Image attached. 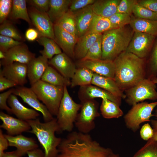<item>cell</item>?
<instances>
[{"label": "cell", "instance_id": "ba28073f", "mask_svg": "<svg viewBox=\"0 0 157 157\" xmlns=\"http://www.w3.org/2000/svg\"><path fill=\"white\" fill-rule=\"evenodd\" d=\"M81 104L80 111L74 124L78 131L89 133L95 128V119L100 116L98 110L99 103L92 99L81 101Z\"/></svg>", "mask_w": 157, "mask_h": 157}, {"label": "cell", "instance_id": "4dcf8cb0", "mask_svg": "<svg viewBox=\"0 0 157 157\" xmlns=\"http://www.w3.org/2000/svg\"><path fill=\"white\" fill-rule=\"evenodd\" d=\"M38 43L44 47V49L40 51L42 56L50 59L54 55L62 53L61 49L55 40L44 36H40L37 40Z\"/></svg>", "mask_w": 157, "mask_h": 157}, {"label": "cell", "instance_id": "7a4b0ae2", "mask_svg": "<svg viewBox=\"0 0 157 157\" xmlns=\"http://www.w3.org/2000/svg\"><path fill=\"white\" fill-rule=\"evenodd\" d=\"M115 66L114 79L123 91L134 86L146 78L144 60L126 51L113 60Z\"/></svg>", "mask_w": 157, "mask_h": 157}, {"label": "cell", "instance_id": "e575fe53", "mask_svg": "<svg viewBox=\"0 0 157 157\" xmlns=\"http://www.w3.org/2000/svg\"><path fill=\"white\" fill-rule=\"evenodd\" d=\"M55 24H57L65 31L77 37L75 14L69 9Z\"/></svg>", "mask_w": 157, "mask_h": 157}, {"label": "cell", "instance_id": "30bf717a", "mask_svg": "<svg viewBox=\"0 0 157 157\" xmlns=\"http://www.w3.org/2000/svg\"><path fill=\"white\" fill-rule=\"evenodd\" d=\"M156 37L147 33L134 32L133 37L125 51L142 59L149 53Z\"/></svg>", "mask_w": 157, "mask_h": 157}, {"label": "cell", "instance_id": "7c38bea8", "mask_svg": "<svg viewBox=\"0 0 157 157\" xmlns=\"http://www.w3.org/2000/svg\"><path fill=\"white\" fill-rule=\"evenodd\" d=\"M32 24L39 33L41 36L54 40V25L47 13L40 11L31 7L28 10Z\"/></svg>", "mask_w": 157, "mask_h": 157}, {"label": "cell", "instance_id": "44dd1931", "mask_svg": "<svg viewBox=\"0 0 157 157\" xmlns=\"http://www.w3.org/2000/svg\"><path fill=\"white\" fill-rule=\"evenodd\" d=\"M48 59L42 56L35 58L27 65V76L31 85L41 80L49 66Z\"/></svg>", "mask_w": 157, "mask_h": 157}, {"label": "cell", "instance_id": "11a10c76", "mask_svg": "<svg viewBox=\"0 0 157 157\" xmlns=\"http://www.w3.org/2000/svg\"><path fill=\"white\" fill-rule=\"evenodd\" d=\"M23 156L17 150L10 152H5L2 157H22Z\"/></svg>", "mask_w": 157, "mask_h": 157}, {"label": "cell", "instance_id": "7402d4cb", "mask_svg": "<svg viewBox=\"0 0 157 157\" xmlns=\"http://www.w3.org/2000/svg\"><path fill=\"white\" fill-rule=\"evenodd\" d=\"M74 13L76 21V35L78 38L88 32L94 13L91 5Z\"/></svg>", "mask_w": 157, "mask_h": 157}, {"label": "cell", "instance_id": "484cf974", "mask_svg": "<svg viewBox=\"0 0 157 157\" xmlns=\"http://www.w3.org/2000/svg\"><path fill=\"white\" fill-rule=\"evenodd\" d=\"M121 0H97L92 5L94 13L109 18L117 13V6Z\"/></svg>", "mask_w": 157, "mask_h": 157}, {"label": "cell", "instance_id": "ffe728a7", "mask_svg": "<svg viewBox=\"0 0 157 157\" xmlns=\"http://www.w3.org/2000/svg\"><path fill=\"white\" fill-rule=\"evenodd\" d=\"M7 102L12 113L17 118L27 121L35 119L40 115L35 110L24 106L19 101L16 96L13 94L9 96Z\"/></svg>", "mask_w": 157, "mask_h": 157}, {"label": "cell", "instance_id": "e0dca14e", "mask_svg": "<svg viewBox=\"0 0 157 157\" xmlns=\"http://www.w3.org/2000/svg\"><path fill=\"white\" fill-rule=\"evenodd\" d=\"M78 95L81 101L100 98L102 99H108L116 103L119 106L121 104V98L113 95L99 87L91 84L80 86Z\"/></svg>", "mask_w": 157, "mask_h": 157}, {"label": "cell", "instance_id": "6da1fadb", "mask_svg": "<svg viewBox=\"0 0 157 157\" xmlns=\"http://www.w3.org/2000/svg\"><path fill=\"white\" fill-rule=\"evenodd\" d=\"M58 157H110L113 152L102 146L89 133L72 131L62 139Z\"/></svg>", "mask_w": 157, "mask_h": 157}, {"label": "cell", "instance_id": "d590c367", "mask_svg": "<svg viewBox=\"0 0 157 157\" xmlns=\"http://www.w3.org/2000/svg\"><path fill=\"white\" fill-rule=\"evenodd\" d=\"M0 34L22 42H24L26 40L25 36L15 27L13 23L8 19L1 24Z\"/></svg>", "mask_w": 157, "mask_h": 157}, {"label": "cell", "instance_id": "d4e9b609", "mask_svg": "<svg viewBox=\"0 0 157 157\" xmlns=\"http://www.w3.org/2000/svg\"><path fill=\"white\" fill-rule=\"evenodd\" d=\"M100 34L88 32L78 38L74 49V59H83Z\"/></svg>", "mask_w": 157, "mask_h": 157}, {"label": "cell", "instance_id": "ab89813d", "mask_svg": "<svg viewBox=\"0 0 157 157\" xmlns=\"http://www.w3.org/2000/svg\"><path fill=\"white\" fill-rule=\"evenodd\" d=\"M135 17L157 21V13L152 11L137 3L134 6L133 13Z\"/></svg>", "mask_w": 157, "mask_h": 157}, {"label": "cell", "instance_id": "bcb514c9", "mask_svg": "<svg viewBox=\"0 0 157 157\" xmlns=\"http://www.w3.org/2000/svg\"><path fill=\"white\" fill-rule=\"evenodd\" d=\"M95 0H72L69 10L75 12L93 4Z\"/></svg>", "mask_w": 157, "mask_h": 157}, {"label": "cell", "instance_id": "680465c9", "mask_svg": "<svg viewBox=\"0 0 157 157\" xmlns=\"http://www.w3.org/2000/svg\"><path fill=\"white\" fill-rule=\"evenodd\" d=\"M154 135L152 138L157 141V130H154Z\"/></svg>", "mask_w": 157, "mask_h": 157}, {"label": "cell", "instance_id": "60d3db41", "mask_svg": "<svg viewBox=\"0 0 157 157\" xmlns=\"http://www.w3.org/2000/svg\"><path fill=\"white\" fill-rule=\"evenodd\" d=\"M108 18L113 26L115 28H117L129 24L131 17L128 14L116 13Z\"/></svg>", "mask_w": 157, "mask_h": 157}, {"label": "cell", "instance_id": "f5cc1de1", "mask_svg": "<svg viewBox=\"0 0 157 157\" xmlns=\"http://www.w3.org/2000/svg\"><path fill=\"white\" fill-rule=\"evenodd\" d=\"M9 146L8 142L3 133L2 130L0 129V157H2L4 151L7 149Z\"/></svg>", "mask_w": 157, "mask_h": 157}, {"label": "cell", "instance_id": "c3c4849f", "mask_svg": "<svg viewBox=\"0 0 157 157\" xmlns=\"http://www.w3.org/2000/svg\"><path fill=\"white\" fill-rule=\"evenodd\" d=\"M154 130L148 123L144 124L141 128L140 131L141 138L144 140L148 141L152 138L154 135Z\"/></svg>", "mask_w": 157, "mask_h": 157}, {"label": "cell", "instance_id": "7dc6e473", "mask_svg": "<svg viewBox=\"0 0 157 157\" xmlns=\"http://www.w3.org/2000/svg\"><path fill=\"white\" fill-rule=\"evenodd\" d=\"M14 88H11L7 91L0 94V108L4 110L9 114L12 113L11 108L7 105L6 102L9 96L13 94Z\"/></svg>", "mask_w": 157, "mask_h": 157}, {"label": "cell", "instance_id": "f907efd6", "mask_svg": "<svg viewBox=\"0 0 157 157\" xmlns=\"http://www.w3.org/2000/svg\"><path fill=\"white\" fill-rule=\"evenodd\" d=\"M24 36L27 40L33 42L36 40L41 36L38 31L36 28H30L26 30Z\"/></svg>", "mask_w": 157, "mask_h": 157}, {"label": "cell", "instance_id": "91938a15", "mask_svg": "<svg viewBox=\"0 0 157 157\" xmlns=\"http://www.w3.org/2000/svg\"><path fill=\"white\" fill-rule=\"evenodd\" d=\"M110 157H121L118 154H116L113 152L111 153Z\"/></svg>", "mask_w": 157, "mask_h": 157}, {"label": "cell", "instance_id": "836d02e7", "mask_svg": "<svg viewBox=\"0 0 157 157\" xmlns=\"http://www.w3.org/2000/svg\"><path fill=\"white\" fill-rule=\"evenodd\" d=\"M115 28L111 24L108 18L94 14L88 32L102 34L106 31Z\"/></svg>", "mask_w": 157, "mask_h": 157}, {"label": "cell", "instance_id": "4316f807", "mask_svg": "<svg viewBox=\"0 0 157 157\" xmlns=\"http://www.w3.org/2000/svg\"><path fill=\"white\" fill-rule=\"evenodd\" d=\"M129 24L134 32L157 36V21L131 17Z\"/></svg>", "mask_w": 157, "mask_h": 157}, {"label": "cell", "instance_id": "9f6ffc18", "mask_svg": "<svg viewBox=\"0 0 157 157\" xmlns=\"http://www.w3.org/2000/svg\"><path fill=\"white\" fill-rule=\"evenodd\" d=\"M154 115L156 119H151L150 122L153 130H157V109L155 110Z\"/></svg>", "mask_w": 157, "mask_h": 157}, {"label": "cell", "instance_id": "9c48e42d", "mask_svg": "<svg viewBox=\"0 0 157 157\" xmlns=\"http://www.w3.org/2000/svg\"><path fill=\"white\" fill-rule=\"evenodd\" d=\"M156 84L151 79L145 78L125 90L126 101L133 106L139 102L149 99L157 100Z\"/></svg>", "mask_w": 157, "mask_h": 157}, {"label": "cell", "instance_id": "3957f363", "mask_svg": "<svg viewBox=\"0 0 157 157\" xmlns=\"http://www.w3.org/2000/svg\"><path fill=\"white\" fill-rule=\"evenodd\" d=\"M27 121L31 127L28 132L36 137L44 150V157H58V147L62 139L55 134L56 132L60 133L56 118L44 123L38 118Z\"/></svg>", "mask_w": 157, "mask_h": 157}, {"label": "cell", "instance_id": "8fae6325", "mask_svg": "<svg viewBox=\"0 0 157 157\" xmlns=\"http://www.w3.org/2000/svg\"><path fill=\"white\" fill-rule=\"evenodd\" d=\"M13 94L20 97L23 101L42 114L44 122H49L54 117L47 107L41 103L35 93L30 88L18 86L14 88Z\"/></svg>", "mask_w": 157, "mask_h": 157}, {"label": "cell", "instance_id": "94428289", "mask_svg": "<svg viewBox=\"0 0 157 157\" xmlns=\"http://www.w3.org/2000/svg\"><path fill=\"white\" fill-rule=\"evenodd\" d=\"M152 81L155 84H157V77L153 79Z\"/></svg>", "mask_w": 157, "mask_h": 157}, {"label": "cell", "instance_id": "52a82bcc", "mask_svg": "<svg viewBox=\"0 0 157 157\" xmlns=\"http://www.w3.org/2000/svg\"><path fill=\"white\" fill-rule=\"evenodd\" d=\"M157 106V101L148 103L143 102L132 106L124 116L125 125L134 132L140 128L142 123L150 122V118L154 116L152 112Z\"/></svg>", "mask_w": 157, "mask_h": 157}, {"label": "cell", "instance_id": "9a60e30c", "mask_svg": "<svg viewBox=\"0 0 157 157\" xmlns=\"http://www.w3.org/2000/svg\"><path fill=\"white\" fill-rule=\"evenodd\" d=\"M54 40L63 53L74 59V49L78 38L63 30L56 24L54 25Z\"/></svg>", "mask_w": 157, "mask_h": 157}, {"label": "cell", "instance_id": "83f0119b", "mask_svg": "<svg viewBox=\"0 0 157 157\" xmlns=\"http://www.w3.org/2000/svg\"><path fill=\"white\" fill-rule=\"evenodd\" d=\"M72 0H50L47 13L54 24L69 10Z\"/></svg>", "mask_w": 157, "mask_h": 157}, {"label": "cell", "instance_id": "681fc988", "mask_svg": "<svg viewBox=\"0 0 157 157\" xmlns=\"http://www.w3.org/2000/svg\"><path fill=\"white\" fill-rule=\"evenodd\" d=\"M137 3L152 11L157 13V0H141L138 1Z\"/></svg>", "mask_w": 157, "mask_h": 157}, {"label": "cell", "instance_id": "f6af8a7d", "mask_svg": "<svg viewBox=\"0 0 157 157\" xmlns=\"http://www.w3.org/2000/svg\"><path fill=\"white\" fill-rule=\"evenodd\" d=\"M26 2L37 10L47 13L49 9L50 0H29Z\"/></svg>", "mask_w": 157, "mask_h": 157}, {"label": "cell", "instance_id": "b9f144b4", "mask_svg": "<svg viewBox=\"0 0 157 157\" xmlns=\"http://www.w3.org/2000/svg\"><path fill=\"white\" fill-rule=\"evenodd\" d=\"M23 43L11 38L0 35V51L6 53L10 49Z\"/></svg>", "mask_w": 157, "mask_h": 157}, {"label": "cell", "instance_id": "db71d44e", "mask_svg": "<svg viewBox=\"0 0 157 157\" xmlns=\"http://www.w3.org/2000/svg\"><path fill=\"white\" fill-rule=\"evenodd\" d=\"M28 157H44V153L38 148L27 152Z\"/></svg>", "mask_w": 157, "mask_h": 157}, {"label": "cell", "instance_id": "4fadbf2b", "mask_svg": "<svg viewBox=\"0 0 157 157\" xmlns=\"http://www.w3.org/2000/svg\"><path fill=\"white\" fill-rule=\"evenodd\" d=\"M35 58V54L30 51L23 43L15 46L6 53L5 58L0 61L3 66L17 62L27 65Z\"/></svg>", "mask_w": 157, "mask_h": 157}, {"label": "cell", "instance_id": "f35d334b", "mask_svg": "<svg viewBox=\"0 0 157 157\" xmlns=\"http://www.w3.org/2000/svg\"><path fill=\"white\" fill-rule=\"evenodd\" d=\"M102 34L100 35L97 40L90 47L85 57L80 60L101 59Z\"/></svg>", "mask_w": 157, "mask_h": 157}, {"label": "cell", "instance_id": "2e32d148", "mask_svg": "<svg viewBox=\"0 0 157 157\" xmlns=\"http://www.w3.org/2000/svg\"><path fill=\"white\" fill-rule=\"evenodd\" d=\"M27 65L17 62L3 66L0 71V74L19 86L27 83Z\"/></svg>", "mask_w": 157, "mask_h": 157}, {"label": "cell", "instance_id": "7bdbcfd3", "mask_svg": "<svg viewBox=\"0 0 157 157\" xmlns=\"http://www.w3.org/2000/svg\"><path fill=\"white\" fill-rule=\"evenodd\" d=\"M13 3L12 0H0V23L6 20L11 12Z\"/></svg>", "mask_w": 157, "mask_h": 157}, {"label": "cell", "instance_id": "ee69618b", "mask_svg": "<svg viewBox=\"0 0 157 157\" xmlns=\"http://www.w3.org/2000/svg\"><path fill=\"white\" fill-rule=\"evenodd\" d=\"M137 2V0H121L117 6V13L131 15Z\"/></svg>", "mask_w": 157, "mask_h": 157}, {"label": "cell", "instance_id": "d6a6232c", "mask_svg": "<svg viewBox=\"0 0 157 157\" xmlns=\"http://www.w3.org/2000/svg\"><path fill=\"white\" fill-rule=\"evenodd\" d=\"M94 72L84 67L77 68L71 81L70 86L73 88L91 84Z\"/></svg>", "mask_w": 157, "mask_h": 157}, {"label": "cell", "instance_id": "f546056e", "mask_svg": "<svg viewBox=\"0 0 157 157\" xmlns=\"http://www.w3.org/2000/svg\"><path fill=\"white\" fill-rule=\"evenodd\" d=\"M41 80L51 85L59 86L70 85L71 81L58 72L52 67L49 66Z\"/></svg>", "mask_w": 157, "mask_h": 157}, {"label": "cell", "instance_id": "cb8c5ba5", "mask_svg": "<svg viewBox=\"0 0 157 157\" xmlns=\"http://www.w3.org/2000/svg\"><path fill=\"white\" fill-rule=\"evenodd\" d=\"M91 84L99 87L117 97L124 99L126 98L123 91L119 87L113 78L94 73Z\"/></svg>", "mask_w": 157, "mask_h": 157}, {"label": "cell", "instance_id": "277c9868", "mask_svg": "<svg viewBox=\"0 0 157 157\" xmlns=\"http://www.w3.org/2000/svg\"><path fill=\"white\" fill-rule=\"evenodd\" d=\"M134 31L125 26L115 28L103 33L101 59L113 61L125 51L133 37Z\"/></svg>", "mask_w": 157, "mask_h": 157}, {"label": "cell", "instance_id": "f1b7e54d", "mask_svg": "<svg viewBox=\"0 0 157 157\" xmlns=\"http://www.w3.org/2000/svg\"><path fill=\"white\" fill-rule=\"evenodd\" d=\"M26 2L25 0H13L12 8L8 17L10 19L15 21L21 19L30 25H32L26 7Z\"/></svg>", "mask_w": 157, "mask_h": 157}, {"label": "cell", "instance_id": "5b68a950", "mask_svg": "<svg viewBox=\"0 0 157 157\" xmlns=\"http://www.w3.org/2000/svg\"><path fill=\"white\" fill-rule=\"evenodd\" d=\"M31 88L52 115L56 116L64 93V87L55 86L41 80Z\"/></svg>", "mask_w": 157, "mask_h": 157}, {"label": "cell", "instance_id": "603a6c76", "mask_svg": "<svg viewBox=\"0 0 157 157\" xmlns=\"http://www.w3.org/2000/svg\"><path fill=\"white\" fill-rule=\"evenodd\" d=\"M8 140L9 146L15 147L16 150L23 156L27 152L37 148L38 145L33 138L27 137L22 134L15 136L4 134Z\"/></svg>", "mask_w": 157, "mask_h": 157}, {"label": "cell", "instance_id": "8992f818", "mask_svg": "<svg viewBox=\"0 0 157 157\" xmlns=\"http://www.w3.org/2000/svg\"><path fill=\"white\" fill-rule=\"evenodd\" d=\"M81 107V104L75 102L70 96L67 86H64L63 96L56 118L60 133L63 131H72Z\"/></svg>", "mask_w": 157, "mask_h": 157}, {"label": "cell", "instance_id": "1f68e13d", "mask_svg": "<svg viewBox=\"0 0 157 157\" xmlns=\"http://www.w3.org/2000/svg\"><path fill=\"white\" fill-rule=\"evenodd\" d=\"M100 110L102 117L105 119L118 118L123 114L118 104L107 99H102Z\"/></svg>", "mask_w": 157, "mask_h": 157}, {"label": "cell", "instance_id": "6f0895ef", "mask_svg": "<svg viewBox=\"0 0 157 157\" xmlns=\"http://www.w3.org/2000/svg\"><path fill=\"white\" fill-rule=\"evenodd\" d=\"M6 53L0 51V58L1 60L4 59L5 58Z\"/></svg>", "mask_w": 157, "mask_h": 157}, {"label": "cell", "instance_id": "ac0fdd59", "mask_svg": "<svg viewBox=\"0 0 157 157\" xmlns=\"http://www.w3.org/2000/svg\"><path fill=\"white\" fill-rule=\"evenodd\" d=\"M0 119L2 122L0 128L5 130L8 135H16L31 129L27 121L15 118L2 111L0 112Z\"/></svg>", "mask_w": 157, "mask_h": 157}, {"label": "cell", "instance_id": "74e56055", "mask_svg": "<svg viewBox=\"0 0 157 157\" xmlns=\"http://www.w3.org/2000/svg\"><path fill=\"white\" fill-rule=\"evenodd\" d=\"M131 157H157V141L151 138Z\"/></svg>", "mask_w": 157, "mask_h": 157}, {"label": "cell", "instance_id": "816d5d0a", "mask_svg": "<svg viewBox=\"0 0 157 157\" xmlns=\"http://www.w3.org/2000/svg\"><path fill=\"white\" fill-rule=\"evenodd\" d=\"M16 84L0 74V91L2 92L8 88L16 86Z\"/></svg>", "mask_w": 157, "mask_h": 157}, {"label": "cell", "instance_id": "5bb4252c", "mask_svg": "<svg viewBox=\"0 0 157 157\" xmlns=\"http://www.w3.org/2000/svg\"><path fill=\"white\" fill-rule=\"evenodd\" d=\"M78 67H84L101 76L114 78L115 66L113 61L103 60H79Z\"/></svg>", "mask_w": 157, "mask_h": 157}, {"label": "cell", "instance_id": "8d00e7d4", "mask_svg": "<svg viewBox=\"0 0 157 157\" xmlns=\"http://www.w3.org/2000/svg\"><path fill=\"white\" fill-rule=\"evenodd\" d=\"M156 38L149 53L146 68V78L152 80L157 76V38Z\"/></svg>", "mask_w": 157, "mask_h": 157}, {"label": "cell", "instance_id": "d6986e66", "mask_svg": "<svg viewBox=\"0 0 157 157\" xmlns=\"http://www.w3.org/2000/svg\"><path fill=\"white\" fill-rule=\"evenodd\" d=\"M48 63L68 79L72 78L77 69L71 58L63 52L55 55L49 60Z\"/></svg>", "mask_w": 157, "mask_h": 157}]
</instances>
